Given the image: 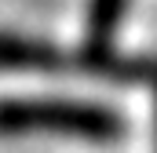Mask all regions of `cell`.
<instances>
[{
    "label": "cell",
    "mask_w": 157,
    "mask_h": 153,
    "mask_svg": "<svg viewBox=\"0 0 157 153\" xmlns=\"http://www.w3.org/2000/svg\"><path fill=\"white\" fill-rule=\"evenodd\" d=\"M128 0H88V44L91 47H110L124 18Z\"/></svg>",
    "instance_id": "obj_3"
},
{
    "label": "cell",
    "mask_w": 157,
    "mask_h": 153,
    "mask_svg": "<svg viewBox=\"0 0 157 153\" xmlns=\"http://www.w3.org/2000/svg\"><path fill=\"white\" fill-rule=\"evenodd\" d=\"M0 135H66L113 142L124 135V117L113 106L88 99H0Z\"/></svg>",
    "instance_id": "obj_1"
},
{
    "label": "cell",
    "mask_w": 157,
    "mask_h": 153,
    "mask_svg": "<svg viewBox=\"0 0 157 153\" xmlns=\"http://www.w3.org/2000/svg\"><path fill=\"white\" fill-rule=\"evenodd\" d=\"M154 146H157V84H154Z\"/></svg>",
    "instance_id": "obj_4"
},
{
    "label": "cell",
    "mask_w": 157,
    "mask_h": 153,
    "mask_svg": "<svg viewBox=\"0 0 157 153\" xmlns=\"http://www.w3.org/2000/svg\"><path fill=\"white\" fill-rule=\"evenodd\" d=\"M0 69H18V73H62L77 69V55L59 51L55 44L22 33H0Z\"/></svg>",
    "instance_id": "obj_2"
}]
</instances>
